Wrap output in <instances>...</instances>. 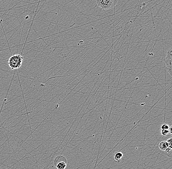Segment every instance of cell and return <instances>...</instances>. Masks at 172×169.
Listing matches in <instances>:
<instances>
[{
	"instance_id": "6da1fadb",
	"label": "cell",
	"mask_w": 172,
	"mask_h": 169,
	"mask_svg": "<svg viewBox=\"0 0 172 169\" xmlns=\"http://www.w3.org/2000/svg\"><path fill=\"white\" fill-rule=\"evenodd\" d=\"M23 58V57L20 54L13 55L8 60V66L12 70L18 69L22 66Z\"/></svg>"
},
{
	"instance_id": "7a4b0ae2",
	"label": "cell",
	"mask_w": 172,
	"mask_h": 169,
	"mask_svg": "<svg viewBox=\"0 0 172 169\" xmlns=\"http://www.w3.org/2000/svg\"><path fill=\"white\" fill-rule=\"evenodd\" d=\"M96 5L100 8H102L104 10H111L115 8L116 4L117 1L115 0H107V1H101L97 0L96 1Z\"/></svg>"
},
{
	"instance_id": "3957f363",
	"label": "cell",
	"mask_w": 172,
	"mask_h": 169,
	"mask_svg": "<svg viewBox=\"0 0 172 169\" xmlns=\"http://www.w3.org/2000/svg\"><path fill=\"white\" fill-rule=\"evenodd\" d=\"M67 159L63 155H58L54 160V164L58 169H65L67 166Z\"/></svg>"
},
{
	"instance_id": "277c9868",
	"label": "cell",
	"mask_w": 172,
	"mask_h": 169,
	"mask_svg": "<svg viewBox=\"0 0 172 169\" xmlns=\"http://www.w3.org/2000/svg\"><path fill=\"white\" fill-rule=\"evenodd\" d=\"M165 61L167 70L172 76V48L168 52Z\"/></svg>"
},
{
	"instance_id": "5b68a950",
	"label": "cell",
	"mask_w": 172,
	"mask_h": 169,
	"mask_svg": "<svg viewBox=\"0 0 172 169\" xmlns=\"http://www.w3.org/2000/svg\"><path fill=\"white\" fill-rule=\"evenodd\" d=\"M158 147L161 150L165 152L169 148L168 144L167 141H162L159 143Z\"/></svg>"
},
{
	"instance_id": "8992f818",
	"label": "cell",
	"mask_w": 172,
	"mask_h": 169,
	"mask_svg": "<svg viewBox=\"0 0 172 169\" xmlns=\"http://www.w3.org/2000/svg\"><path fill=\"white\" fill-rule=\"evenodd\" d=\"M122 156H123V154L122 153L118 152L116 153L115 155V161H117V162H120Z\"/></svg>"
},
{
	"instance_id": "52a82bcc",
	"label": "cell",
	"mask_w": 172,
	"mask_h": 169,
	"mask_svg": "<svg viewBox=\"0 0 172 169\" xmlns=\"http://www.w3.org/2000/svg\"><path fill=\"white\" fill-rule=\"evenodd\" d=\"M169 127L170 126L168 124H163L161 126V130H169Z\"/></svg>"
},
{
	"instance_id": "ba28073f",
	"label": "cell",
	"mask_w": 172,
	"mask_h": 169,
	"mask_svg": "<svg viewBox=\"0 0 172 169\" xmlns=\"http://www.w3.org/2000/svg\"><path fill=\"white\" fill-rule=\"evenodd\" d=\"M169 133V130H161V134L163 136L167 135Z\"/></svg>"
},
{
	"instance_id": "9c48e42d",
	"label": "cell",
	"mask_w": 172,
	"mask_h": 169,
	"mask_svg": "<svg viewBox=\"0 0 172 169\" xmlns=\"http://www.w3.org/2000/svg\"><path fill=\"white\" fill-rule=\"evenodd\" d=\"M167 142L168 144L169 148L170 149L172 150V138L169 139L167 140Z\"/></svg>"
},
{
	"instance_id": "30bf717a",
	"label": "cell",
	"mask_w": 172,
	"mask_h": 169,
	"mask_svg": "<svg viewBox=\"0 0 172 169\" xmlns=\"http://www.w3.org/2000/svg\"><path fill=\"white\" fill-rule=\"evenodd\" d=\"M169 133L172 135V125L169 127Z\"/></svg>"
}]
</instances>
